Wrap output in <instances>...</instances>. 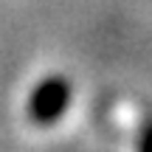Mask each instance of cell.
<instances>
[{
  "instance_id": "6da1fadb",
  "label": "cell",
  "mask_w": 152,
  "mask_h": 152,
  "mask_svg": "<svg viewBox=\"0 0 152 152\" xmlns=\"http://www.w3.org/2000/svg\"><path fill=\"white\" fill-rule=\"evenodd\" d=\"M71 104V85L62 76H48L34 87L28 99V115L37 124H54Z\"/></svg>"
},
{
  "instance_id": "7a4b0ae2",
  "label": "cell",
  "mask_w": 152,
  "mask_h": 152,
  "mask_svg": "<svg viewBox=\"0 0 152 152\" xmlns=\"http://www.w3.org/2000/svg\"><path fill=\"white\" fill-rule=\"evenodd\" d=\"M138 147L141 149H152V121L141 127V135H138Z\"/></svg>"
}]
</instances>
